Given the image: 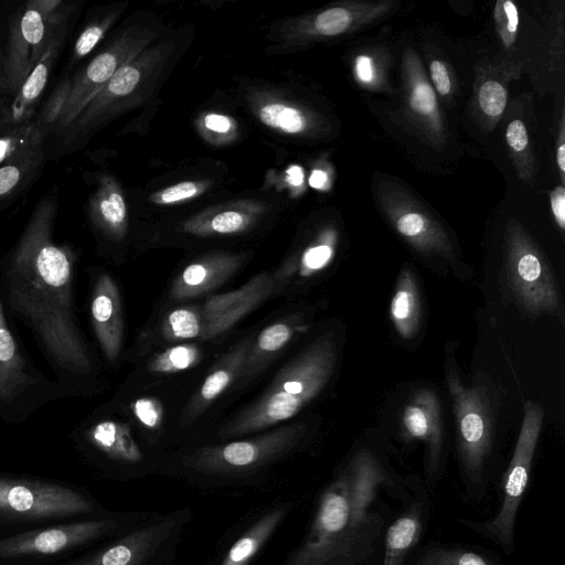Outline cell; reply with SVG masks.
<instances>
[{"label": "cell", "mask_w": 565, "mask_h": 565, "mask_svg": "<svg viewBox=\"0 0 565 565\" xmlns=\"http://www.w3.org/2000/svg\"><path fill=\"white\" fill-rule=\"evenodd\" d=\"M67 33L68 22H65L55 32L39 62L17 93L9 99L0 120V131L14 129L35 120L39 103L61 54Z\"/></svg>", "instance_id": "obj_14"}, {"label": "cell", "mask_w": 565, "mask_h": 565, "mask_svg": "<svg viewBox=\"0 0 565 565\" xmlns=\"http://www.w3.org/2000/svg\"><path fill=\"white\" fill-rule=\"evenodd\" d=\"M44 159L0 168V202L22 192L35 179Z\"/></svg>", "instance_id": "obj_32"}, {"label": "cell", "mask_w": 565, "mask_h": 565, "mask_svg": "<svg viewBox=\"0 0 565 565\" xmlns=\"http://www.w3.org/2000/svg\"><path fill=\"white\" fill-rule=\"evenodd\" d=\"M116 15V11L113 10L105 15L94 17L88 21L73 43L65 74H71L75 65L95 49L115 21Z\"/></svg>", "instance_id": "obj_30"}, {"label": "cell", "mask_w": 565, "mask_h": 565, "mask_svg": "<svg viewBox=\"0 0 565 565\" xmlns=\"http://www.w3.org/2000/svg\"><path fill=\"white\" fill-rule=\"evenodd\" d=\"M405 565H505L495 555L462 544L429 542L413 553Z\"/></svg>", "instance_id": "obj_23"}, {"label": "cell", "mask_w": 565, "mask_h": 565, "mask_svg": "<svg viewBox=\"0 0 565 565\" xmlns=\"http://www.w3.org/2000/svg\"><path fill=\"white\" fill-rule=\"evenodd\" d=\"M175 518L137 529L109 546L63 565H146L174 532Z\"/></svg>", "instance_id": "obj_15"}, {"label": "cell", "mask_w": 565, "mask_h": 565, "mask_svg": "<svg viewBox=\"0 0 565 565\" xmlns=\"http://www.w3.org/2000/svg\"><path fill=\"white\" fill-rule=\"evenodd\" d=\"M9 99L10 96L8 93L4 74V45L0 43V120L3 116Z\"/></svg>", "instance_id": "obj_43"}, {"label": "cell", "mask_w": 565, "mask_h": 565, "mask_svg": "<svg viewBox=\"0 0 565 565\" xmlns=\"http://www.w3.org/2000/svg\"><path fill=\"white\" fill-rule=\"evenodd\" d=\"M446 381L452 398L457 449L462 476L470 495L483 493L486 468L493 444L494 413L484 385L467 386L447 356Z\"/></svg>", "instance_id": "obj_4"}, {"label": "cell", "mask_w": 565, "mask_h": 565, "mask_svg": "<svg viewBox=\"0 0 565 565\" xmlns=\"http://www.w3.org/2000/svg\"><path fill=\"white\" fill-rule=\"evenodd\" d=\"M93 503L70 488L20 479H0V514L26 520L90 513Z\"/></svg>", "instance_id": "obj_11"}, {"label": "cell", "mask_w": 565, "mask_h": 565, "mask_svg": "<svg viewBox=\"0 0 565 565\" xmlns=\"http://www.w3.org/2000/svg\"><path fill=\"white\" fill-rule=\"evenodd\" d=\"M337 355L333 333L321 334L289 361L262 396L223 426L218 435L238 437L297 415L326 387L334 371Z\"/></svg>", "instance_id": "obj_3"}, {"label": "cell", "mask_w": 565, "mask_h": 565, "mask_svg": "<svg viewBox=\"0 0 565 565\" xmlns=\"http://www.w3.org/2000/svg\"><path fill=\"white\" fill-rule=\"evenodd\" d=\"M287 180L294 186H299L303 182L302 169L298 166H292L287 170Z\"/></svg>", "instance_id": "obj_47"}, {"label": "cell", "mask_w": 565, "mask_h": 565, "mask_svg": "<svg viewBox=\"0 0 565 565\" xmlns=\"http://www.w3.org/2000/svg\"><path fill=\"white\" fill-rule=\"evenodd\" d=\"M45 138L35 120L14 129L0 131V168L44 159Z\"/></svg>", "instance_id": "obj_24"}, {"label": "cell", "mask_w": 565, "mask_h": 565, "mask_svg": "<svg viewBox=\"0 0 565 565\" xmlns=\"http://www.w3.org/2000/svg\"><path fill=\"white\" fill-rule=\"evenodd\" d=\"M286 508H276L259 518L228 550L220 565H248L281 523Z\"/></svg>", "instance_id": "obj_25"}, {"label": "cell", "mask_w": 565, "mask_h": 565, "mask_svg": "<svg viewBox=\"0 0 565 565\" xmlns=\"http://www.w3.org/2000/svg\"><path fill=\"white\" fill-rule=\"evenodd\" d=\"M429 513L425 497L414 499L397 518L387 524L380 565H405L423 533Z\"/></svg>", "instance_id": "obj_18"}, {"label": "cell", "mask_w": 565, "mask_h": 565, "mask_svg": "<svg viewBox=\"0 0 565 565\" xmlns=\"http://www.w3.org/2000/svg\"><path fill=\"white\" fill-rule=\"evenodd\" d=\"M296 332L295 323L284 320L268 324L253 340L243 371L237 380L242 386L253 380L281 351Z\"/></svg>", "instance_id": "obj_22"}, {"label": "cell", "mask_w": 565, "mask_h": 565, "mask_svg": "<svg viewBox=\"0 0 565 565\" xmlns=\"http://www.w3.org/2000/svg\"><path fill=\"white\" fill-rule=\"evenodd\" d=\"M479 104L487 115H501L507 105L505 89L495 81H487L479 90Z\"/></svg>", "instance_id": "obj_35"}, {"label": "cell", "mask_w": 565, "mask_h": 565, "mask_svg": "<svg viewBox=\"0 0 565 565\" xmlns=\"http://www.w3.org/2000/svg\"><path fill=\"white\" fill-rule=\"evenodd\" d=\"M162 54L152 49L139 54L120 67L87 102L72 122L57 134L61 150L72 151L82 146L115 115L128 106V98L148 77Z\"/></svg>", "instance_id": "obj_8"}, {"label": "cell", "mask_w": 565, "mask_h": 565, "mask_svg": "<svg viewBox=\"0 0 565 565\" xmlns=\"http://www.w3.org/2000/svg\"><path fill=\"white\" fill-rule=\"evenodd\" d=\"M551 206L559 227H565V190L557 186L551 194Z\"/></svg>", "instance_id": "obj_42"}, {"label": "cell", "mask_w": 565, "mask_h": 565, "mask_svg": "<svg viewBox=\"0 0 565 565\" xmlns=\"http://www.w3.org/2000/svg\"><path fill=\"white\" fill-rule=\"evenodd\" d=\"M543 419L542 406L532 401L526 402L514 450L503 476L502 500L497 513L484 521L457 520L463 526L497 544L508 556L515 550L516 515L530 479Z\"/></svg>", "instance_id": "obj_5"}, {"label": "cell", "mask_w": 565, "mask_h": 565, "mask_svg": "<svg viewBox=\"0 0 565 565\" xmlns=\"http://www.w3.org/2000/svg\"><path fill=\"white\" fill-rule=\"evenodd\" d=\"M260 120L287 134H298L306 127V118L297 108L284 104H268L259 110Z\"/></svg>", "instance_id": "obj_33"}, {"label": "cell", "mask_w": 565, "mask_h": 565, "mask_svg": "<svg viewBox=\"0 0 565 565\" xmlns=\"http://www.w3.org/2000/svg\"><path fill=\"white\" fill-rule=\"evenodd\" d=\"M55 214L53 196L32 212L12 256L9 298L61 367L86 373L92 361L73 319L70 258L52 238Z\"/></svg>", "instance_id": "obj_1"}, {"label": "cell", "mask_w": 565, "mask_h": 565, "mask_svg": "<svg viewBox=\"0 0 565 565\" xmlns=\"http://www.w3.org/2000/svg\"><path fill=\"white\" fill-rule=\"evenodd\" d=\"M92 440L100 450L116 460L126 463H137L142 460V452L125 424L103 420L93 428Z\"/></svg>", "instance_id": "obj_27"}, {"label": "cell", "mask_w": 565, "mask_h": 565, "mask_svg": "<svg viewBox=\"0 0 565 565\" xmlns=\"http://www.w3.org/2000/svg\"><path fill=\"white\" fill-rule=\"evenodd\" d=\"M507 279L518 303L531 315L562 313L561 291L548 264L521 238L510 244Z\"/></svg>", "instance_id": "obj_10"}, {"label": "cell", "mask_w": 565, "mask_h": 565, "mask_svg": "<svg viewBox=\"0 0 565 565\" xmlns=\"http://www.w3.org/2000/svg\"><path fill=\"white\" fill-rule=\"evenodd\" d=\"M356 74L363 82H370L373 78L372 61L365 55H360L356 58Z\"/></svg>", "instance_id": "obj_45"}, {"label": "cell", "mask_w": 565, "mask_h": 565, "mask_svg": "<svg viewBox=\"0 0 565 565\" xmlns=\"http://www.w3.org/2000/svg\"><path fill=\"white\" fill-rule=\"evenodd\" d=\"M390 318L404 340H411L417 333L422 321L420 295L415 275L403 269L390 305Z\"/></svg>", "instance_id": "obj_21"}, {"label": "cell", "mask_w": 565, "mask_h": 565, "mask_svg": "<svg viewBox=\"0 0 565 565\" xmlns=\"http://www.w3.org/2000/svg\"><path fill=\"white\" fill-rule=\"evenodd\" d=\"M21 374L15 342L6 326L0 306V394H9Z\"/></svg>", "instance_id": "obj_31"}, {"label": "cell", "mask_w": 565, "mask_h": 565, "mask_svg": "<svg viewBox=\"0 0 565 565\" xmlns=\"http://www.w3.org/2000/svg\"><path fill=\"white\" fill-rule=\"evenodd\" d=\"M351 18L343 8H331L319 13L315 20V29L323 35H337L344 32Z\"/></svg>", "instance_id": "obj_36"}, {"label": "cell", "mask_w": 565, "mask_h": 565, "mask_svg": "<svg viewBox=\"0 0 565 565\" xmlns=\"http://www.w3.org/2000/svg\"><path fill=\"white\" fill-rule=\"evenodd\" d=\"M503 9L507 14L508 20V31L510 33H515L519 24V17H518V10L513 2L511 1H504L503 2Z\"/></svg>", "instance_id": "obj_46"}, {"label": "cell", "mask_w": 565, "mask_h": 565, "mask_svg": "<svg viewBox=\"0 0 565 565\" xmlns=\"http://www.w3.org/2000/svg\"><path fill=\"white\" fill-rule=\"evenodd\" d=\"M411 107L420 115H430L436 110V97L426 83L418 82L412 89L409 98Z\"/></svg>", "instance_id": "obj_38"}, {"label": "cell", "mask_w": 565, "mask_h": 565, "mask_svg": "<svg viewBox=\"0 0 565 565\" xmlns=\"http://www.w3.org/2000/svg\"><path fill=\"white\" fill-rule=\"evenodd\" d=\"M249 223V217L238 211H224L214 215L209 223L194 228L200 233L233 234L244 230Z\"/></svg>", "instance_id": "obj_34"}, {"label": "cell", "mask_w": 565, "mask_h": 565, "mask_svg": "<svg viewBox=\"0 0 565 565\" xmlns=\"http://www.w3.org/2000/svg\"><path fill=\"white\" fill-rule=\"evenodd\" d=\"M200 192L196 183L184 181L171 185L159 194V201L164 204H171L195 196Z\"/></svg>", "instance_id": "obj_39"}, {"label": "cell", "mask_w": 565, "mask_h": 565, "mask_svg": "<svg viewBox=\"0 0 565 565\" xmlns=\"http://www.w3.org/2000/svg\"><path fill=\"white\" fill-rule=\"evenodd\" d=\"M254 338L242 339L232 347L211 370L181 415V424L189 425L234 382L243 371Z\"/></svg>", "instance_id": "obj_17"}, {"label": "cell", "mask_w": 565, "mask_h": 565, "mask_svg": "<svg viewBox=\"0 0 565 565\" xmlns=\"http://www.w3.org/2000/svg\"><path fill=\"white\" fill-rule=\"evenodd\" d=\"M276 289L273 276L262 273L238 289L210 297L199 309L202 321L200 340H210L230 330Z\"/></svg>", "instance_id": "obj_13"}, {"label": "cell", "mask_w": 565, "mask_h": 565, "mask_svg": "<svg viewBox=\"0 0 565 565\" xmlns=\"http://www.w3.org/2000/svg\"><path fill=\"white\" fill-rule=\"evenodd\" d=\"M305 431L303 423H292L252 438L203 447L188 456L184 465L209 475L250 472L287 454Z\"/></svg>", "instance_id": "obj_7"}, {"label": "cell", "mask_w": 565, "mask_h": 565, "mask_svg": "<svg viewBox=\"0 0 565 565\" xmlns=\"http://www.w3.org/2000/svg\"><path fill=\"white\" fill-rule=\"evenodd\" d=\"M327 182V173L322 170H313L309 178V184L315 189H323Z\"/></svg>", "instance_id": "obj_48"}, {"label": "cell", "mask_w": 565, "mask_h": 565, "mask_svg": "<svg viewBox=\"0 0 565 565\" xmlns=\"http://www.w3.org/2000/svg\"><path fill=\"white\" fill-rule=\"evenodd\" d=\"M202 321L200 310L195 307H178L166 316L161 333L167 341L180 342L200 339Z\"/></svg>", "instance_id": "obj_28"}, {"label": "cell", "mask_w": 565, "mask_h": 565, "mask_svg": "<svg viewBox=\"0 0 565 565\" xmlns=\"http://www.w3.org/2000/svg\"><path fill=\"white\" fill-rule=\"evenodd\" d=\"M429 67L436 89L440 95H447L450 92V78L446 66L440 61H433Z\"/></svg>", "instance_id": "obj_41"}, {"label": "cell", "mask_w": 565, "mask_h": 565, "mask_svg": "<svg viewBox=\"0 0 565 565\" xmlns=\"http://www.w3.org/2000/svg\"><path fill=\"white\" fill-rule=\"evenodd\" d=\"M402 426L407 437L425 443L427 448V478L434 482L443 462V426L440 404L436 394L422 388L404 407Z\"/></svg>", "instance_id": "obj_16"}, {"label": "cell", "mask_w": 565, "mask_h": 565, "mask_svg": "<svg viewBox=\"0 0 565 565\" xmlns=\"http://www.w3.org/2000/svg\"><path fill=\"white\" fill-rule=\"evenodd\" d=\"M204 125L207 129L216 132H227L231 128V121L226 116L210 114L204 118Z\"/></svg>", "instance_id": "obj_44"}, {"label": "cell", "mask_w": 565, "mask_h": 565, "mask_svg": "<svg viewBox=\"0 0 565 565\" xmlns=\"http://www.w3.org/2000/svg\"><path fill=\"white\" fill-rule=\"evenodd\" d=\"M557 164L562 172L565 171V145L562 143L557 150Z\"/></svg>", "instance_id": "obj_49"}, {"label": "cell", "mask_w": 565, "mask_h": 565, "mask_svg": "<svg viewBox=\"0 0 565 565\" xmlns=\"http://www.w3.org/2000/svg\"><path fill=\"white\" fill-rule=\"evenodd\" d=\"M92 317L106 356L110 361L116 360L121 349L124 322L117 286L107 275L102 276L96 285Z\"/></svg>", "instance_id": "obj_20"}, {"label": "cell", "mask_w": 565, "mask_h": 565, "mask_svg": "<svg viewBox=\"0 0 565 565\" xmlns=\"http://www.w3.org/2000/svg\"><path fill=\"white\" fill-rule=\"evenodd\" d=\"M391 486L373 454H355L321 494L306 539L285 565H372L388 522L377 495Z\"/></svg>", "instance_id": "obj_2"}, {"label": "cell", "mask_w": 565, "mask_h": 565, "mask_svg": "<svg viewBox=\"0 0 565 565\" xmlns=\"http://www.w3.org/2000/svg\"><path fill=\"white\" fill-rule=\"evenodd\" d=\"M201 356V349L195 344H175L154 355L147 369L153 374H173L192 367Z\"/></svg>", "instance_id": "obj_29"}, {"label": "cell", "mask_w": 565, "mask_h": 565, "mask_svg": "<svg viewBox=\"0 0 565 565\" xmlns=\"http://www.w3.org/2000/svg\"><path fill=\"white\" fill-rule=\"evenodd\" d=\"M90 213L97 224L114 236L125 232L127 210L117 184L109 178H102L98 189L89 203Z\"/></svg>", "instance_id": "obj_26"}, {"label": "cell", "mask_w": 565, "mask_h": 565, "mask_svg": "<svg viewBox=\"0 0 565 565\" xmlns=\"http://www.w3.org/2000/svg\"><path fill=\"white\" fill-rule=\"evenodd\" d=\"M72 8L62 0H31L10 19L4 44V74L10 98L39 62Z\"/></svg>", "instance_id": "obj_6"}, {"label": "cell", "mask_w": 565, "mask_h": 565, "mask_svg": "<svg viewBox=\"0 0 565 565\" xmlns=\"http://www.w3.org/2000/svg\"><path fill=\"white\" fill-rule=\"evenodd\" d=\"M111 519L86 520L0 539V557L52 555L92 542L117 529Z\"/></svg>", "instance_id": "obj_12"}, {"label": "cell", "mask_w": 565, "mask_h": 565, "mask_svg": "<svg viewBox=\"0 0 565 565\" xmlns=\"http://www.w3.org/2000/svg\"><path fill=\"white\" fill-rule=\"evenodd\" d=\"M508 145L515 151H522L527 146V132L521 120H513L507 128Z\"/></svg>", "instance_id": "obj_40"}, {"label": "cell", "mask_w": 565, "mask_h": 565, "mask_svg": "<svg viewBox=\"0 0 565 565\" xmlns=\"http://www.w3.org/2000/svg\"><path fill=\"white\" fill-rule=\"evenodd\" d=\"M132 413L137 420L149 429L160 427L163 418L161 404L152 397H140L131 405Z\"/></svg>", "instance_id": "obj_37"}, {"label": "cell", "mask_w": 565, "mask_h": 565, "mask_svg": "<svg viewBox=\"0 0 565 565\" xmlns=\"http://www.w3.org/2000/svg\"><path fill=\"white\" fill-rule=\"evenodd\" d=\"M153 36L147 30H124L85 66L68 74L71 84L67 100L52 134L57 135L65 129L87 102L120 67L138 56Z\"/></svg>", "instance_id": "obj_9"}, {"label": "cell", "mask_w": 565, "mask_h": 565, "mask_svg": "<svg viewBox=\"0 0 565 565\" xmlns=\"http://www.w3.org/2000/svg\"><path fill=\"white\" fill-rule=\"evenodd\" d=\"M242 257L212 255L185 266L173 280L170 297L185 300L202 296L225 282L241 266Z\"/></svg>", "instance_id": "obj_19"}]
</instances>
